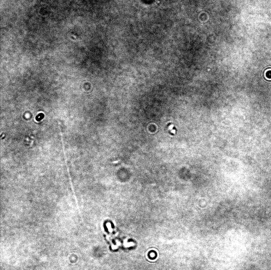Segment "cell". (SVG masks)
<instances>
[{"label": "cell", "mask_w": 271, "mask_h": 270, "mask_svg": "<svg viewBox=\"0 0 271 270\" xmlns=\"http://www.w3.org/2000/svg\"><path fill=\"white\" fill-rule=\"evenodd\" d=\"M267 75L268 78H271V71L267 72Z\"/></svg>", "instance_id": "obj_1"}]
</instances>
